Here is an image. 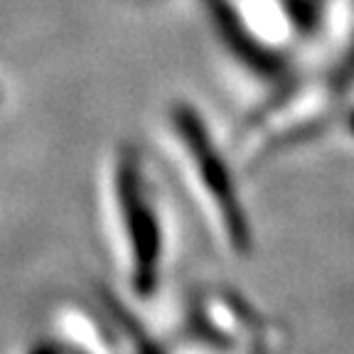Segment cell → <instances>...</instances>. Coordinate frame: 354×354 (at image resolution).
Here are the masks:
<instances>
[{
  "mask_svg": "<svg viewBox=\"0 0 354 354\" xmlns=\"http://www.w3.org/2000/svg\"><path fill=\"white\" fill-rule=\"evenodd\" d=\"M175 126L183 136V143L187 148L189 158L194 162V170L199 175V183L205 187L207 197L214 205L216 214H219V224L224 239L239 254H249L251 249V236H249V224L243 219V212L239 207V199L234 194L229 172L221 162L219 153H214L212 140L207 136L205 126L199 121V116L189 109H177L175 111Z\"/></svg>",
  "mask_w": 354,
  "mask_h": 354,
  "instance_id": "cell-2",
  "label": "cell"
},
{
  "mask_svg": "<svg viewBox=\"0 0 354 354\" xmlns=\"http://www.w3.org/2000/svg\"><path fill=\"white\" fill-rule=\"evenodd\" d=\"M113 266L128 293L138 300H150L162 278L165 239L158 209L145 189L143 172L131 153H121L113 170Z\"/></svg>",
  "mask_w": 354,
  "mask_h": 354,
  "instance_id": "cell-1",
  "label": "cell"
}]
</instances>
